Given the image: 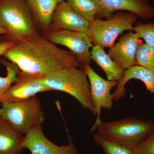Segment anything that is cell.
<instances>
[{
	"label": "cell",
	"instance_id": "cell-1",
	"mask_svg": "<svg viewBox=\"0 0 154 154\" xmlns=\"http://www.w3.org/2000/svg\"><path fill=\"white\" fill-rule=\"evenodd\" d=\"M3 56L21 71L44 77L66 68L82 69L71 51L60 48L41 34L14 42Z\"/></svg>",
	"mask_w": 154,
	"mask_h": 154
},
{
	"label": "cell",
	"instance_id": "cell-2",
	"mask_svg": "<svg viewBox=\"0 0 154 154\" xmlns=\"http://www.w3.org/2000/svg\"><path fill=\"white\" fill-rule=\"evenodd\" d=\"M96 131L100 136L134 149L154 131V122L133 117L110 122L101 120L93 125L91 132Z\"/></svg>",
	"mask_w": 154,
	"mask_h": 154
},
{
	"label": "cell",
	"instance_id": "cell-3",
	"mask_svg": "<svg viewBox=\"0 0 154 154\" xmlns=\"http://www.w3.org/2000/svg\"><path fill=\"white\" fill-rule=\"evenodd\" d=\"M0 26L8 32L7 40L15 42L40 34L25 0H0Z\"/></svg>",
	"mask_w": 154,
	"mask_h": 154
},
{
	"label": "cell",
	"instance_id": "cell-4",
	"mask_svg": "<svg viewBox=\"0 0 154 154\" xmlns=\"http://www.w3.org/2000/svg\"><path fill=\"white\" fill-rule=\"evenodd\" d=\"M45 82L51 91H61L71 95L83 108L93 112L90 83L84 69H62L45 76Z\"/></svg>",
	"mask_w": 154,
	"mask_h": 154
},
{
	"label": "cell",
	"instance_id": "cell-5",
	"mask_svg": "<svg viewBox=\"0 0 154 154\" xmlns=\"http://www.w3.org/2000/svg\"><path fill=\"white\" fill-rule=\"evenodd\" d=\"M0 117L23 136L34 127L42 125L45 120L41 102L36 96L25 101L2 103Z\"/></svg>",
	"mask_w": 154,
	"mask_h": 154
},
{
	"label": "cell",
	"instance_id": "cell-6",
	"mask_svg": "<svg viewBox=\"0 0 154 154\" xmlns=\"http://www.w3.org/2000/svg\"><path fill=\"white\" fill-rule=\"evenodd\" d=\"M137 17L130 12L120 11L108 20L95 19L90 22L88 36L94 45L111 48L120 34L133 30Z\"/></svg>",
	"mask_w": 154,
	"mask_h": 154
},
{
	"label": "cell",
	"instance_id": "cell-7",
	"mask_svg": "<svg viewBox=\"0 0 154 154\" xmlns=\"http://www.w3.org/2000/svg\"><path fill=\"white\" fill-rule=\"evenodd\" d=\"M43 35L51 42L68 48L76 57L82 68L90 65L91 60L90 49L93 45L88 34L84 32L64 29H50Z\"/></svg>",
	"mask_w": 154,
	"mask_h": 154
},
{
	"label": "cell",
	"instance_id": "cell-8",
	"mask_svg": "<svg viewBox=\"0 0 154 154\" xmlns=\"http://www.w3.org/2000/svg\"><path fill=\"white\" fill-rule=\"evenodd\" d=\"M83 69L90 83L91 101L94 107L93 113L96 116L93 125H95L101 120L102 108L110 110L113 108L114 99L111 91L112 88L117 86L118 82L103 79L92 69L90 64L85 66Z\"/></svg>",
	"mask_w": 154,
	"mask_h": 154
},
{
	"label": "cell",
	"instance_id": "cell-9",
	"mask_svg": "<svg viewBox=\"0 0 154 154\" xmlns=\"http://www.w3.org/2000/svg\"><path fill=\"white\" fill-rule=\"evenodd\" d=\"M68 138L66 145L58 146L45 135L42 125H38L31 128L24 136L21 148L28 150L31 154H79V149L70 135Z\"/></svg>",
	"mask_w": 154,
	"mask_h": 154
},
{
	"label": "cell",
	"instance_id": "cell-10",
	"mask_svg": "<svg viewBox=\"0 0 154 154\" xmlns=\"http://www.w3.org/2000/svg\"><path fill=\"white\" fill-rule=\"evenodd\" d=\"M51 91L45 82V77L20 71L18 79L4 94L0 103L25 101L42 92Z\"/></svg>",
	"mask_w": 154,
	"mask_h": 154
},
{
	"label": "cell",
	"instance_id": "cell-11",
	"mask_svg": "<svg viewBox=\"0 0 154 154\" xmlns=\"http://www.w3.org/2000/svg\"><path fill=\"white\" fill-rule=\"evenodd\" d=\"M90 22L64 1L58 4L53 14L50 29H64L88 34Z\"/></svg>",
	"mask_w": 154,
	"mask_h": 154
},
{
	"label": "cell",
	"instance_id": "cell-12",
	"mask_svg": "<svg viewBox=\"0 0 154 154\" xmlns=\"http://www.w3.org/2000/svg\"><path fill=\"white\" fill-rule=\"evenodd\" d=\"M139 38L135 33L129 31L122 36L108 51V55L125 71L136 65Z\"/></svg>",
	"mask_w": 154,
	"mask_h": 154
},
{
	"label": "cell",
	"instance_id": "cell-13",
	"mask_svg": "<svg viewBox=\"0 0 154 154\" xmlns=\"http://www.w3.org/2000/svg\"><path fill=\"white\" fill-rule=\"evenodd\" d=\"M101 5L107 18H110L115 11L130 12L143 19L154 16V9L147 0H95Z\"/></svg>",
	"mask_w": 154,
	"mask_h": 154
},
{
	"label": "cell",
	"instance_id": "cell-14",
	"mask_svg": "<svg viewBox=\"0 0 154 154\" xmlns=\"http://www.w3.org/2000/svg\"><path fill=\"white\" fill-rule=\"evenodd\" d=\"M140 80L145 85L148 91L154 95V72L143 67L134 65L125 71L123 78L118 82L113 93L114 100H120L125 93L126 83L131 79Z\"/></svg>",
	"mask_w": 154,
	"mask_h": 154
},
{
	"label": "cell",
	"instance_id": "cell-15",
	"mask_svg": "<svg viewBox=\"0 0 154 154\" xmlns=\"http://www.w3.org/2000/svg\"><path fill=\"white\" fill-rule=\"evenodd\" d=\"M65 0H25L32 11L38 29L43 33L51 28L54 12L59 3Z\"/></svg>",
	"mask_w": 154,
	"mask_h": 154
},
{
	"label": "cell",
	"instance_id": "cell-16",
	"mask_svg": "<svg viewBox=\"0 0 154 154\" xmlns=\"http://www.w3.org/2000/svg\"><path fill=\"white\" fill-rule=\"evenodd\" d=\"M24 136L17 132L10 123L0 117V154H19Z\"/></svg>",
	"mask_w": 154,
	"mask_h": 154
},
{
	"label": "cell",
	"instance_id": "cell-17",
	"mask_svg": "<svg viewBox=\"0 0 154 154\" xmlns=\"http://www.w3.org/2000/svg\"><path fill=\"white\" fill-rule=\"evenodd\" d=\"M91 58L105 73L107 80L119 82L124 76L125 71L106 54L104 48L94 45L91 51Z\"/></svg>",
	"mask_w": 154,
	"mask_h": 154
},
{
	"label": "cell",
	"instance_id": "cell-18",
	"mask_svg": "<svg viewBox=\"0 0 154 154\" xmlns=\"http://www.w3.org/2000/svg\"><path fill=\"white\" fill-rule=\"evenodd\" d=\"M71 7L89 22L107 18L104 10L95 0H65Z\"/></svg>",
	"mask_w": 154,
	"mask_h": 154
},
{
	"label": "cell",
	"instance_id": "cell-19",
	"mask_svg": "<svg viewBox=\"0 0 154 154\" xmlns=\"http://www.w3.org/2000/svg\"><path fill=\"white\" fill-rule=\"evenodd\" d=\"M0 63L4 65L7 69L6 76H0V100L18 79V75L20 69L16 64L11 62L8 60H2Z\"/></svg>",
	"mask_w": 154,
	"mask_h": 154
},
{
	"label": "cell",
	"instance_id": "cell-20",
	"mask_svg": "<svg viewBox=\"0 0 154 154\" xmlns=\"http://www.w3.org/2000/svg\"><path fill=\"white\" fill-rule=\"evenodd\" d=\"M93 139L103 149L105 154H134V149L109 140L97 134H94Z\"/></svg>",
	"mask_w": 154,
	"mask_h": 154
},
{
	"label": "cell",
	"instance_id": "cell-21",
	"mask_svg": "<svg viewBox=\"0 0 154 154\" xmlns=\"http://www.w3.org/2000/svg\"><path fill=\"white\" fill-rule=\"evenodd\" d=\"M135 65L142 66L154 72V47L139 42L136 57Z\"/></svg>",
	"mask_w": 154,
	"mask_h": 154
},
{
	"label": "cell",
	"instance_id": "cell-22",
	"mask_svg": "<svg viewBox=\"0 0 154 154\" xmlns=\"http://www.w3.org/2000/svg\"><path fill=\"white\" fill-rule=\"evenodd\" d=\"M133 30L139 38L144 40L145 43L154 47V23H138L134 27Z\"/></svg>",
	"mask_w": 154,
	"mask_h": 154
},
{
	"label": "cell",
	"instance_id": "cell-23",
	"mask_svg": "<svg viewBox=\"0 0 154 154\" xmlns=\"http://www.w3.org/2000/svg\"><path fill=\"white\" fill-rule=\"evenodd\" d=\"M134 154H154V131L134 149Z\"/></svg>",
	"mask_w": 154,
	"mask_h": 154
},
{
	"label": "cell",
	"instance_id": "cell-24",
	"mask_svg": "<svg viewBox=\"0 0 154 154\" xmlns=\"http://www.w3.org/2000/svg\"><path fill=\"white\" fill-rule=\"evenodd\" d=\"M14 41L7 40L0 42V56H3L5 53L14 45Z\"/></svg>",
	"mask_w": 154,
	"mask_h": 154
},
{
	"label": "cell",
	"instance_id": "cell-25",
	"mask_svg": "<svg viewBox=\"0 0 154 154\" xmlns=\"http://www.w3.org/2000/svg\"><path fill=\"white\" fill-rule=\"evenodd\" d=\"M7 33H8L7 31L0 26V35L2 34L6 35Z\"/></svg>",
	"mask_w": 154,
	"mask_h": 154
},
{
	"label": "cell",
	"instance_id": "cell-26",
	"mask_svg": "<svg viewBox=\"0 0 154 154\" xmlns=\"http://www.w3.org/2000/svg\"><path fill=\"white\" fill-rule=\"evenodd\" d=\"M2 36H1V35H0V42H1V40H2Z\"/></svg>",
	"mask_w": 154,
	"mask_h": 154
}]
</instances>
